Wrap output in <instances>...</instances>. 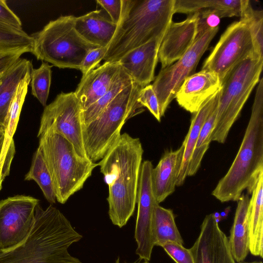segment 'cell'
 <instances>
[{
    "label": "cell",
    "mask_w": 263,
    "mask_h": 263,
    "mask_svg": "<svg viewBox=\"0 0 263 263\" xmlns=\"http://www.w3.org/2000/svg\"><path fill=\"white\" fill-rule=\"evenodd\" d=\"M141 88L133 82L118 93L96 119L83 125L84 147L90 161L101 160L120 137L126 121L144 110L138 101Z\"/></svg>",
    "instance_id": "obj_6"
},
{
    "label": "cell",
    "mask_w": 263,
    "mask_h": 263,
    "mask_svg": "<svg viewBox=\"0 0 263 263\" xmlns=\"http://www.w3.org/2000/svg\"><path fill=\"white\" fill-rule=\"evenodd\" d=\"M164 35L128 52L118 61L133 81L142 88L155 80L158 50Z\"/></svg>",
    "instance_id": "obj_17"
},
{
    "label": "cell",
    "mask_w": 263,
    "mask_h": 263,
    "mask_svg": "<svg viewBox=\"0 0 263 263\" xmlns=\"http://www.w3.org/2000/svg\"><path fill=\"white\" fill-rule=\"evenodd\" d=\"M240 20L248 25L255 54L263 58V12L253 9L249 0H242Z\"/></svg>",
    "instance_id": "obj_32"
},
{
    "label": "cell",
    "mask_w": 263,
    "mask_h": 263,
    "mask_svg": "<svg viewBox=\"0 0 263 263\" xmlns=\"http://www.w3.org/2000/svg\"><path fill=\"white\" fill-rule=\"evenodd\" d=\"M242 2V0H175L174 13L189 15L209 9L220 18L240 16Z\"/></svg>",
    "instance_id": "obj_27"
},
{
    "label": "cell",
    "mask_w": 263,
    "mask_h": 263,
    "mask_svg": "<svg viewBox=\"0 0 263 263\" xmlns=\"http://www.w3.org/2000/svg\"><path fill=\"white\" fill-rule=\"evenodd\" d=\"M74 27L85 40L98 47H104L111 42L117 24L112 22L100 9L76 17Z\"/></svg>",
    "instance_id": "obj_21"
},
{
    "label": "cell",
    "mask_w": 263,
    "mask_h": 263,
    "mask_svg": "<svg viewBox=\"0 0 263 263\" xmlns=\"http://www.w3.org/2000/svg\"><path fill=\"white\" fill-rule=\"evenodd\" d=\"M153 168L149 160L142 163L138 187V211L135 238L137 244L136 251L140 259L149 261L155 246L154 236V211L157 203L152 184Z\"/></svg>",
    "instance_id": "obj_13"
},
{
    "label": "cell",
    "mask_w": 263,
    "mask_h": 263,
    "mask_svg": "<svg viewBox=\"0 0 263 263\" xmlns=\"http://www.w3.org/2000/svg\"><path fill=\"white\" fill-rule=\"evenodd\" d=\"M219 27L209 29L196 36L189 50L172 65L161 68L152 84L157 96L162 117L184 80L194 74L197 66Z\"/></svg>",
    "instance_id": "obj_10"
},
{
    "label": "cell",
    "mask_w": 263,
    "mask_h": 263,
    "mask_svg": "<svg viewBox=\"0 0 263 263\" xmlns=\"http://www.w3.org/2000/svg\"><path fill=\"white\" fill-rule=\"evenodd\" d=\"M218 102L204 123L192 154L187 168V175H194L199 168L203 157L211 142V135L214 127Z\"/></svg>",
    "instance_id": "obj_31"
},
{
    "label": "cell",
    "mask_w": 263,
    "mask_h": 263,
    "mask_svg": "<svg viewBox=\"0 0 263 263\" xmlns=\"http://www.w3.org/2000/svg\"><path fill=\"white\" fill-rule=\"evenodd\" d=\"M0 22L16 28H22L20 18L10 9L5 0H0Z\"/></svg>",
    "instance_id": "obj_39"
},
{
    "label": "cell",
    "mask_w": 263,
    "mask_h": 263,
    "mask_svg": "<svg viewBox=\"0 0 263 263\" xmlns=\"http://www.w3.org/2000/svg\"><path fill=\"white\" fill-rule=\"evenodd\" d=\"M82 127L81 106L74 92H62L45 107L37 137L47 132L60 135L73 145L79 156L88 158L84 144Z\"/></svg>",
    "instance_id": "obj_9"
},
{
    "label": "cell",
    "mask_w": 263,
    "mask_h": 263,
    "mask_svg": "<svg viewBox=\"0 0 263 263\" xmlns=\"http://www.w3.org/2000/svg\"><path fill=\"white\" fill-rule=\"evenodd\" d=\"M248 210L249 250L256 256L263 255V173L251 194Z\"/></svg>",
    "instance_id": "obj_24"
},
{
    "label": "cell",
    "mask_w": 263,
    "mask_h": 263,
    "mask_svg": "<svg viewBox=\"0 0 263 263\" xmlns=\"http://www.w3.org/2000/svg\"><path fill=\"white\" fill-rule=\"evenodd\" d=\"M190 250L194 263H236L228 238L213 213L204 218L199 235Z\"/></svg>",
    "instance_id": "obj_14"
},
{
    "label": "cell",
    "mask_w": 263,
    "mask_h": 263,
    "mask_svg": "<svg viewBox=\"0 0 263 263\" xmlns=\"http://www.w3.org/2000/svg\"><path fill=\"white\" fill-rule=\"evenodd\" d=\"M138 101L143 107H146L159 122L161 121L162 116L160 108L152 84L141 88L139 92Z\"/></svg>",
    "instance_id": "obj_34"
},
{
    "label": "cell",
    "mask_w": 263,
    "mask_h": 263,
    "mask_svg": "<svg viewBox=\"0 0 263 263\" xmlns=\"http://www.w3.org/2000/svg\"><path fill=\"white\" fill-rule=\"evenodd\" d=\"M34 223L26 241L18 247L0 252V263H82L68 252V248L82 236L69 220L51 204L35 209Z\"/></svg>",
    "instance_id": "obj_2"
},
{
    "label": "cell",
    "mask_w": 263,
    "mask_h": 263,
    "mask_svg": "<svg viewBox=\"0 0 263 263\" xmlns=\"http://www.w3.org/2000/svg\"><path fill=\"white\" fill-rule=\"evenodd\" d=\"M144 263H148V262H147V261H146V262H144Z\"/></svg>",
    "instance_id": "obj_44"
},
{
    "label": "cell",
    "mask_w": 263,
    "mask_h": 263,
    "mask_svg": "<svg viewBox=\"0 0 263 263\" xmlns=\"http://www.w3.org/2000/svg\"><path fill=\"white\" fill-rule=\"evenodd\" d=\"M198 12L189 14L180 22L173 21L168 26L158 50L161 68L179 60L192 45L197 34Z\"/></svg>",
    "instance_id": "obj_15"
},
{
    "label": "cell",
    "mask_w": 263,
    "mask_h": 263,
    "mask_svg": "<svg viewBox=\"0 0 263 263\" xmlns=\"http://www.w3.org/2000/svg\"><path fill=\"white\" fill-rule=\"evenodd\" d=\"M162 247L176 263H194L190 249L185 248L183 245L168 241Z\"/></svg>",
    "instance_id": "obj_36"
},
{
    "label": "cell",
    "mask_w": 263,
    "mask_h": 263,
    "mask_svg": "<svg viewBox=\"0 0 263 263\" xmlns=\"http://www.w3.org/2000/svg\"><path fill=\"white\" fill-rule=\"evenodd\" d=\"M76 16L62 15L31 35L37 60L60 68L80 69L87 53L98 47L85 40L74 27Z\"/></svg>",
    "instance_id": "obj_7"
},
{
    "label": "cell",
    "mask_w": 263,
    "mask_h": 263,
    "mask_svg": "<svg viewBox=\"0 0 263 263\" xmlns=\"http://www.w3.org/2000/svg\"><path fill=\"white\" fill-rule=\"evenodd\" d=\"M198 12L199 15L197 36L209 29L218 27L220 18L213 11L204 9Z\"/></svg>",
    "instance_id": "obj_37"
},
{
    "label": "cell",
    "mask_w": 263,
    "mask_h": 263,
    "mask_svg": "<svg viewBox=\"0 0 263 263\" xmlns=\"http://www.w3.org/2000/svg\"><path fill=\"white\" fill-rule=\"evenodd\" d=\"M184 150V145L182 143L177 150L166 152L152 170V187L156 200L159 204L175 190Z\"/></svg>",
    "instance_id": "obj_20"
},
{
    "label": "cell",
    "mask_w": 263,
    "mask_h": 263,
    "mask_svg": "<svg viewBox=\"0 0 263 263\" xmlns=\"http://www.w3.org/2000/svg\"><path fill=\"white\" fill-rule=\"evenodd\" d=\"M175 0H122L120 18L103 58L117 62L128 52L164 34Z\"/></svg>",
    "instance_id": "obj_3"
},
{
    "label": "cell",
    "mask_w": 263,
    "mask_h": 263,
    "mask_svg": "<svg viewBox=\"0 0 263 263\" xmlns=\"http://www.w3.org/2000/svg\"><path fill=\"white\" fill-rule=\"evenodd\" d=\"M263 58L254 54L236 65L221 82L211 141L223 143L253 88L259 81Z\"/></svg>",
    "instance_id": "obj_8"
},
{
    "label": "cell",
    "mask_w": 263,
    "mask_h": 263,
    "mask_svg": "<svg viewBox=\"0 0 263 263\" xmlns=\"http://www.w3.org/2000/svg\"><path fill=\"white\" fill-rule=\"evenodd\" d=\"M96 2L107 12L111 21L118 24L121 14L122 0H97Z\"/></svg>",
    "instance_id": "obj_38"
},
{
    "label": "cell",
    "mask_w": 263,
    "mask_h": 263,
    "mask_svg": "<svg viewBox=\"0 0 263 263\" xmlns=\"http://www.w3.org/2000/svg\"><path fill=\"white\" fill-rule=\"evenodd\" d=\"M41 150L50 175L56 200L65 203L81 189L98 163L79 156L60 135L47 132L39 137Z\"/></svg>",
    "instance_id": "obj_5"
},
{
    "label": "cell",
    "mask_w": 263,
    "mask_h": 263,
    "mask_svg": "<svg viewBox=\"0 0 263 263\" xmlns=\"http://www.w3.org/2000/svg\"><path fill=\"white\" fill-rule=\"evenodd\" d=\"M220 90L209 99L192 116L188 133L183 142L184 145L183 157L176 186H181L187 176L189 162L200 130L206 120L218 102Z\"/></svg>",
    "instance_id": "obj_26"
},
{
    "label": "cell",
    "mask_w": 263,
    "mask_h": 263,
    "mask_svg": "<svg viewBox=\"0 0 263 263\" xmlns=\"http://www.w3.org/2000/svg\"><path fill=\"white\" fill-rule=\"evenodd\" d=\"M230 209H231L230 207L229 206V207L227 208L226 209H225L223 211H222V212H221L220 213L221 220L225 219L227 217V216L230 211Z\"/></svg>",
    "instance_id": "obj_41"
},
{
    "label": "cell",
    "mask_w": 263,
    "mask_h": 263,
    "mask_svg": "<svg viewBox=\"0 0 263 263\" xmlns=\"http://www.w3.org/2000/svg\"><path fill=\"white\" fill-rule=\"evenodd\" d=\"M31 62L25 59H18L0 72V127L5 128L12 99L20 82L31 73Z\"/></svg>",
    "instance_id": "obj_23"
},
{
    "label": "cell",
    "mask_w": 263,
    "mask_h": 263,
    "mask_svg": "<svg viewBox=\"0 0 263 263\" xmlns=\"http://www.w3.org/2000/svg\"><path fill=\"white\" fill-rule=\"evenodd\" d=\"M254 54L249 27L240 20L227 28L204 61L202 69L214 72L222 82L236 65Z\"/></svg>",
    "instance_id": "obj_11"
},
{
    "label": "cell",
    "mask_w": 263,
    "mask_h": 263,
    "mask_svg": "<svg viewBox=\"0 0 263 263\" xmlns=\"http://www.w3.org/2000/svg\"><path fill=\"white\" fill-rule=\"evenodd\" d=\"M143 149L140 139L121 134L98 162L108 186V214L119 228L127 223L136 204Z\"/></svg>",
    "instance_id": "obj_1"
},
{
    "label": "cell",
    "mask_w": 263,
    "mask_h": 263,
    "mask_svg": "<svg viewBox=\"0 0 263 263\" xmlns=\"http://www.w3.org/2000/svg\"><path fill=\"white\" fill-rule=\"evenodd\" d=\"M154 236L155 246L162 247L168 241L183 245V240L175 223V215L171 209L163 208L159 204L155 207Z\"/></svg>",
    "instance_id": "obj_28"
},
{
    "label": "cell",
    "mask_w": 263,
    "mask_h": 263,
    "mask_svg": "<svg viewBox=\"0 0 263 263\" xmlns=\"http://www.w3.org/2000/svg\"><path fill=\"white\" fill-rule=\"evenodd\" d=\"M39 200L16 195L0 200V252L23 243L34 223L35 209Z\"/></svg>",
    "instance_id": "obj_12"
},
{
    "label": "cell",
    "mask_w": 263,
    "mask_h": 263,
    "mask_svg": "<svg viewBox=\"0 0 263 263\" xmlns=\"http://www.w3.org/2000/svg\"><path fill=\"white\" fill-rule=\"evenodd\" d=\"M237 201V205L228 241L234 260L239 263L245 259L249 252L248 224L249 195L242 193Z\"/></svg>",
    "instance_id": "obj_25"
},
{
    "label": "cell",
    "mask_w": 263,
    "mask_h": 263,
    "mask_svg": "<svg viewBox=\"0 0 263 263\" xmlns=\"http://www.w3.org/2000/svg\"><path fill=\"white\" fill-rule=\"evenodd\" d=\"M33 40L22 28L0 22V72L13 64L21 56L32 53Z\"/></svg>",
    "instance_id": "obj_22"
},
{
    "label": "cell",
    "mask_w": 263,
    "mask_h": 263,
    "mask_svg": "<svg viewBox=\"0 0 263 263\" xmlns=\"http://www.w3.org/2000/svg\"><path fill=\"white\" fill-rule=\"evenodd\" d=\"M107 47H98L90 50L84 58L80 70L84 76L99 66L107 51Z\"/></svg>",
    "instance_id": "obj_35"
},
{
    "label": "cell",
    "mask_w": 263,
    "mask_h": 263,
    "mask_svg": "<svg viewBox=\"0 0 263 263\" xmlns=\"http://www.w3.org/2000/svg\"><path fill=\"white\" fill-rule=\"evenodd\" d=\"M51 67L43 62L38 68H32L30 85L31 94L44 107L46 106L51 81Z\"/></svg>",
    "instance_id": "obj_33"
},
{
    "label": "cell",
    "mask_w": 263,
    "mask_h": 263,
    "mask_svg": "<svg viewBox=\"0 0 263 263\" xmlns=\"http://www.w3.org/2000/svg\"><path fill=\"white\" fill-rule=\"evenodd\" d=\"M133 82L129 76L122 69L120 76L108 90L87 109L81 111L83 125L96 119L118 93Z\"/></svg>",
    "instance_id": "obj_29"
},
{
    "label": "cell",
    "mask_w": 263,
    "mask_h": 263,
    "mask_svg": "<svg viewBox=\"0 0 263 263\" xmlns=\"http://www.w3.org/2000/svg\"><path fill=\"white\" fill-rule=\"evenodd\" d=\"M31 180L39 185L49 203H55L57 200L50 175L39 147L34 153L30 170L25 176V180Z\"/></svg>",
    "instance_id": "obj_30"
},
{
    "label": "cell",
    "mask_w": 263,
    "mask_h": 263,
    "mask_svg": "<svg viewBox=\"0 0 263 263\" xmlns=\"http://www.w3.org/2000/svg\"><path fill=\"white\" fill-rule=\"evenodd\" d=\"M258 83L240 148L228 172L212 193L222 202L237 201L245 190L250 194L263 173V79Z\"/></svg>",
    "instance_id": "obj_4"
},
{
    "label": "cell",
    "mask_w": 263,
    "mask_h": 263,
    "mask_svg": "<svg viewBox=\"0 0 263 263\" xmlns=\"http://www.w3.org/2000/svg\"><path fill=\"white\" fill-rule=\"evenodd\" d=\"M4 139V128L0 127V155Z\"/></svg>",
    "instance_id": "obj_40"
},
{
    "label": "cell",
    "mask_w": 263,
    "mask_h": 263,
    "mask_svg": "<svg viewBox=\"0 0 263 263\" xmlns=\"http://www.w3.org/2000/svg\"><path fill=\"white\" fill-rule=\"evenodd\" d=\"M213 216L217 223H219L221 220V217L220 215V213L219 212H215L214 213H213Z\"/></svg>",
    "instance_id": "obj_42"
},
{
    "label": "cell",
    "mask_w": 263,
    "mask_h": 263,
    "mask_svg": "<svg viewBox=\"0 0 263 263\" xmlns=\"http://www.w3.org/2000/svg\"><path fill=\"white\" fill-rule=\"evenodd\" d=\"M221 88V82L216 73L202 69L184 80L175 98L181 107L194 114Z\"/></svg>",
    "instance_id": "obj_16"
},
{
    "label": "cell",
    "mask_w": 263,
    "mask_h": 263,
    "mask_svg": "<svg viewBox=\"0 0 263 263\" xmlns=\"http://www.w3.org/2000/svg\"><path fill=\"white\" fill-rule=\"evenodd\" d=\"M30 80L31 73H29L18 85L10 104L4 128V139L0 155V191L3 181L9 175L11 164L15 153L13 137L17 128Z\"/></svg>",
    "instance_id": "obj_19"
},
{
    "label": "cell",
    "mask_w": 263,
    "mask_h": 263,
    "mask_svg": "<svg viewBox=\"0 0 263 263\" xmlns=\"http://www.w3.org/2000/svg\"><path fill=\"white\" fill-rule=\"evenodd\" d=\"M122 70L118 62H105L82 77L74 91L79 101L81 111L87 109L108 90Z\"/></svg>",
    "instance_id": "obj_18"
},
{
    "label": "cell",
    "mask_w": 263,
    "mask_h": 263,
    "mask_svg": "<svg viewBox=\"0 0 263 263\" xmlns=\"http://www.w3.org/2000/svg\"><path fill=\"white\" fill-rule=\"evenodd\" d=\"M239 263H262L261 261H254L252 262H241Z\"/></svg>",
    "instance_id": "obj_43"
}]
</instances>
